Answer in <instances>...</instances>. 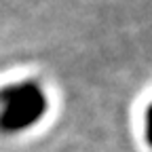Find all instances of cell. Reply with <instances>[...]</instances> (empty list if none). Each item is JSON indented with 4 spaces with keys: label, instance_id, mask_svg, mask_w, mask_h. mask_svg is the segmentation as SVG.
<instances>
[{
    "label": "cell",
    "instance_id": "2",
    "mask_svg": "<svg viewBox=\"0 0 152 152\" xmlns=\"http://www.w3.org/2000/svg\"><path fill=\"white\" fill-rule=\"evenodd\" d=\"M148 135H150V142H152V108L148 112Z\"/></svg>",
    "mask_w": 152,
    "mask_h": 152
},
{
    "label": "cell",
    "instance_id": "1",
    "mask_svg": "<svg viewBox=\"0 0 152 152\" xmlns=\"http://www.w3.org/2000/svg\"><path fill=\"white\" fill-rule=\"evenodd\" d=\"M0 99L7 104L2 114V125L7 129H21L36 121L45 110V99L40 91L30 83L0 91Z\"/></svg>",
    "mask_w": 152,
    "mask_h": 152
}]
</instances>
